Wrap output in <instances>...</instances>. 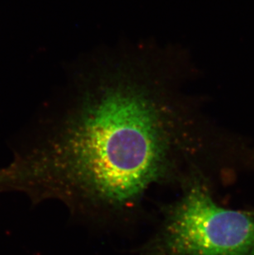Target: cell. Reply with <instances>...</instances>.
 <instances>
[{
  "mask_svg": "<svg viewBox=\"0 0 254 255\" xmlns=\"http://www.w3.org/2000/svg\"><path fill=\"white\" fill-rule=\"evenodd\" d=\"M188 144L149 89L112 80L89 92L64 128L0 169V192L55 199L99 224L127 222L156 185L178 184Z\"/></svg>",
  "mask_w": 254,
  "mask_h": 255,
  "instance_id": "6da1fadb",
  "label": "cell"
},
{
  "mask_svg": "<svg viewBox=\"0 0 254 255\" xmlns=\"http://www.w3.org/2000/svg\"><path fill=\"white\" fill-rule=\"evenodd\" d=\"M181 188L139 255H254V217L220 206L200 172Z\"/></svg>",
  "mask_w": 254,
  "mask_h": 255,
  "instance_id": "7a4b0ae2",
  "label": "cell"
}]
</instances>
